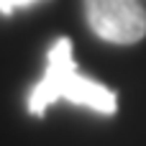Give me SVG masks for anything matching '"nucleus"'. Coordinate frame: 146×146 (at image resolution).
Listing matches in <instances>:
<instances>
[{
    "label": "nucleus",
    "mask_w": 146,
    "mask_h": 146,
    "mask_svg": "<svg viewBox=\"0 0 146 146\" xmlns=\"http://www.w3.org/2000/svg\"><path fill=\"white\" fill-rule=\"evenodd\" d=\"M85 18L90 31L118 46H131L146 38L144 0H85Z\"/></svg>",
    "instance_id": "f03ea898"
},
{
    "label": "nucleus",
    "mask_w": 146,
    "mask_h": 146,
    "mask_svg": "<svg viewBox=\"0 0 146 146\" xmlns=\"http://www.w3.org/2000/svg\"><path fill=\"white\" fill-rule=\"evenodd\" d=\"M33 3H38V0H0V13L3 15H13L18 8H28Z\"/></svg>",
    "instance_id": "7ed1b4c3"
},
{
    "label": "nucleus",
    "mask_w": 146,
    "mask_h": 146,
    "mask_svg": "<svg viewBox=\"0 0 146 146\" xmlns=\"http://www.w3.org/2000/svg\"><path fill=\"white\" fill-rule=\"evenodd\" d=\"M144 3H146V0H144Z\"/></svg>",
    "instance_id": "20e7f679"
},
{
    "label": "nucleus",
    "mask_w": 146,
    "mask_h": 146,
    "mask_svg": "<svg viewBox=\"0 0 146 146\" xmlns=\"http://www.w3.org/2000/svg\"><path fill=\"white\" fill-rule=\"evenodd\" d=\"M69 100L74 105L90 108L103 115H113L118 110V95L115 90L105 87L103 82L80 74L72 54V41L67 36H59L51 49L46 51V69L44 77L33 85L28 95V113L44 118L46 110L54 103Z\"/></svg>",
    "instance_id": "f257e3e1"
}]
</instances>
